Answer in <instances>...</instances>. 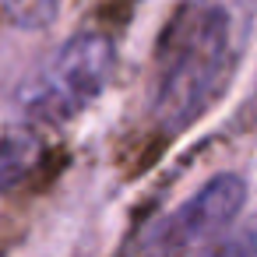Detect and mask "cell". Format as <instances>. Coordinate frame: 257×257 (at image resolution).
Returning <instances> with one entry per match:
<instances>
[{
  "instance_id": "obj_1",
  "label": "cell",
  "mask_w": 257,
  "mask_h": 257,
  "mask_svg": "<svg viewBox=\"0 0 257 257\" xmlns=\"http://www.w3.org/2000/svg\"><path fill=\"white\" fill-rule=\"evenodd\" d=\"M239 60V22L222 0H187L159 36L148 85L152 127L176 138L225 92Z\"/></svg>"
},
{
  "instance_id": "obj_2",
  "label": "cell",
  "mask_w": 257,
  "mask_h": 257,
  "mask_svg": "<svg viewBox=\"0 0 257 257\" xmlns=\"http://www.w3.org/2000/svg\"><path fill=\"white\" fill-rule=\"evenodd\" d=\"M116 50L102 32H81L67 39L53 60L25 85L22 109L36 123H64L78 116L113 78Z\"/></svg>"
},
{
  "instance_id": "obj_3",
  "label": "cell",
  "mask_w": 257,
  "mask_h": 257,
  "mask_svg": "<svg viewBox=\"0 0 257 257\" xmlns=\"http://www.w3.org/2000/svg\"><path fill=\"white\" fill-rule=\"evenodd\" d=\"M246 201V183L236 173L211 176L194 197H187L180 208L162 215L148 236H145V253L148 257H183L204 239L218 236L243 208Z\"/></svg>"
},
{
  "instance_id": "obj_4",
  "label": "cell",
  "mask_w": 257,
  "mask_h": 257,
  "mask_svg": "<svg viewBox=\"0 0 257 257\" xmlns=\"http://www.w3.org/2000/svg\"><path fill=\"white\" fill-rule=\"evenodd\" d=\"M36 141L29 134H11L0 141V197H4L36 162Z\"/></svg>"
},
{
  "instance_id": "obj_5",
  "label": "cell",
  "mask_w": 257,
  "mask_h": 257,
  "mask_svg": "<svg viewBox=\"0 0 257 257\" xmlns=\"http://www.w3.org/2000/svg\"><path fill=\"white\" fill-rule=\"evenodd\" d=\"M208 257H257V218L239 232H232L229 239H222Z\"/></svg>"
},
{
  "instance_id": "obj_6",
  "label": "cell",
  "mask_w": 257,
  "mask_h": 257,
  "mask_svg": "<svg viewBox=\"0 0 257 257\" xmlns=\"http://www.w3.org/2000/svg\"><path fill=\"white\" fill-rule=\"evenodd\" d=\"M8 8L22 25H36V18H46L53 11V0H8Z\"/></svg>"
},
{
  "instance_id": "obj_7",
  "label": "cell",
  "mask_w": 257,
  "mask_h": 257,
  "mask_svg": "<svg viewBox=\"0 0 257 257\" xmlns=\"http://www.w3.org/2000/svg\"><path fill=\"white\" fill-rule=\"evenodd\" d=\"M250 113L257 116V85H253V95H250Z\"/></svg>"
}]
</instances>
